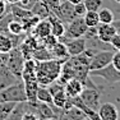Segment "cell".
<instances>
[{"label": "cell", "mask_w": 120, "mask_h": 120, "mask_svg": "<svg viewBox=\"0 0 120 120\" xmlns=\"http://www.w3.org/2000/svg\"><path fill=\"white\" fill-rule=\"evenodd\" d=\"M8 56H9V52H1L0 51V64H7Z\"/></svg>", "instance_id": "e575fe53"}, {"label": "cell", "mask_w": 120, "mask_h": 120, "mask_svg": "<svg viewBox=\"0 0 120 120\" xmlns=\"http://www.w3.org/2000/svg\"><path fill=\"white\" fill-rule=\"evenodd\" d=\"M97 36V27H87L86 30L83 37L86 40H90V38H93V37Z\"/></svg>", "instance_id": "4dcf8cb0"}, {"label": "cell", "mask_w": 120, "mask_h": 120, "mask_svg": "<svg viewBox=\"0 0 120 120\" xmlns=\"http://www.w3.org/2000/svg\"><path fill=\"white\" fill-rule=\"evenodd\" d=\"M22 120H40V118L37 116V114L35 112V111H33L32 106L30 105V109H28V110L24 112L23 119H22Z\"/></svg>", "instance_id": "f546056e"}, {"label": "cell", "mask_w": 120, "mask_h": 120, "mask_svg": "<svg viewBox=\"0 0 120 120\" xmlns=\"http://www.w3.org/2000/svg\"><path fill=\"white\" fill-rule=\"evenodd\" d=\"M82 120H92V119H91L90 116H86V118H84V119H82Z\"/></svg>", "instance_id": "f35d334b"}, {"label": "cell", "mask_w": 120, "mask_h": 120, "mask_svg": "<svg viewBox=\"0 0 120 120\" xmlns=\"http://www.w3.org/2000/svg\"><path fill=\"white\" fill-rule=\"evenodd\" d=\"M98 18L100 23H112L114 22V13L109 8H100L98 9Z\"/></svg>", "instance_id": "d4e9b609"}, {"label": "cell", "mask_w": 120, "mask_h": 120, "mask_svg": "<svg viewBox=\"0 0 120 120\" xmlns=\"http://www.w3.org/2000/svg\"><path fill=\"white\" fill-rule=\"evenodd\" d=\"M31 12H32L33 15H37L40 19H44V18H47L49 15H50L51 10L50 8L47 7L46 4H45L42 0H37L35 4L32 5V8H31Z\"/></svg>", "instance_id": "ac0fdd59"}, {"label": "cell", "mask_w": 120, "mask_h": 120, "mask_svg": "<svg viewBox=\"0 0 120 120\" xmlns=\"http://www.w3.org/2000/svg\"><path fill=\"white\" fill-rule=\"evenodd\" d=\"M90 75L104 78L109 83H119L120 82V70L116 69L112 64H109L106 67L97 69V70H91Z\"/></svg>", "instance_id": "52a82bcc"}, {"label": "cell", "mask_w": 120, "mask_h": 120, "mask_svg": "<svg viewBox=\"0 0 120 120\" xmlns=\"http://www.w3.org/2000/svg\"><path fill=\"white\" fill-rule=\"evenodd\" d=\"M112 26L115 27V30H116V33H119L120 35V19H114V22H112Z\"/></svg>", "instance_id": "d590c367"}, {"label": "cell", "mask_w": 120, "mask_h": 120, "mask_svg": "<svg viewBox=\"0 0 120 120\" xmlns=\"http://www.w3.org/2000/svg\"><path fill=\"white\" fill-rule=\"evenodd\" d=\"M69 3H72L73 5H75V4H79V3H82L83 0H68Z\"/></svg>", "instance_id": "8d00e7d4"}, {"label": "cell", "mask_w": 120, "mask_h": 120, "mask_svg": "<svg viewBox=\"0 0 120 120\" xmlns=\"http://www.w3.org/2000/svg\"><path fill=\"white\" fill-rule=\"evenodd\" d=\"M111 64H112L118 70H120V51H115V52H114V56H112V61H111Z\"/></svg>", "instance_id": "d6a6232c"}, {"label": "cell", "mask_w": 120, "mask_h": 120, "mask_svg": "<svg viewBox=\"0 0 120 120\" xmlns=\"http://www.w3.org/2000/svg\"><path fill=\"white\" fill-rule=\"evenodd\" d=\"M23 24H22L21 21H17V19H12L8 24V33H12V35H21L23 33Z\"/></svg>", "instance_id": "4316f807"}, {"label": "cell", "mask_w": 120, "mask_h": 120, "mask_svg": "<svg viewBox=\"0 0 120 120\" xmlns=\"http://www.w3.org/2000/svg\"><path fill=\"white\" fill-rule=\"evenodd\" d=\"M58 120H74V119H73L65 110H63L61 112H60V115L58 116Z\"/></svg>", "instance_id": "836d02e7"}, {"label": "cell", "mask_w": 120, "mask_h": 120, "mask_svg": "<svg viewBox=\"0 0 120 120\" xmlns=\"http://www.w3.org/2000/svg\"><path fill=\"white\" fill-rule=\"evenodd\" d=\"M86 12H87V8L83 4V1L74 5V14H75V17H83L86 14Z\"/></svg>", "instance_id": "f1b7e54d"}, {"label": "cell", "mask_w": 120, "mask_h": 120, "mask_svg": "<svg viewBox=\"0 0 120 120\" xmlns=\"http://www.w3.org/2000/svg\"><path fill=\"white\" fill-rule=\"evenodd\" d=\"M27 101L23 81H19L0 91V102H24Z\"/></svg>", "instance_id": "7a4b0ae2"}, {"label": "cell", "mask_w": 120, "mask_h": 120, "mask_svg": "<svg viewBox=\"0 0 120 120\" xmlns=\"http://www.w3.org/2000/svg\"><path fill=\"white\" fill-rule=\"evenodd\" d=\"M22 78H18L15 74H13L9 70V68L5 64L0 65V91H3L4 88L9 87L17 82H19Z\"/></svg>", "instance_id": "7c38bea8"}, {"label": "cell", "mask_w": 120, "mask_h": 120, "mask_svg": "<svg viewBox=\"0 0 120 120\" xmlns=\"http://www.w3.org/2000/svg\"><path fill=\"white\" fill-rule=\"evenodd\" d=\"M51 54H52L54 59H58V60H63V61H65L68 58H69V54H68V49L65 46V44H63V42L58 41L55 44V46L51 49Z\"/></svg>", "instance_id": "ffe728a7"}, {"label": "cell", "mask_w": 120, "mask_h": 120, "mask_svg": "<svg viewBox=\"0 0 120 120\" xmlns=\"http://www.w3.org/2000/svg\"><path fill=\"white\" fill-rule=\"evenodd\" d=\"M0 65H1V64H0Z\"/></svg>", "instance_id": "b9f144b4"}, {"label": "cell", "mask_w": 120, "mask_h": 120, "mask_svg": "<svg viewBox=\"0 0 120 120\" xmlns=\"http://www.w3.org/2000/svg\"><path fill=\"white\" fill-rule=\"evenodd\" d=\"M14 106L15 102H0V120H7Z\"/></svg>", "instance_id": "484cf974"}, {"label": "cell", "mask_w": 120, "mask_h": 120, "mask_svg": "<svg viewBox=\"0 0 120 120\" xmlns=\"http://www.w3.org/2000/svg\"><path fill=\"white\" fill-rule=\"evenodd\" d=\"M37 101L45 102V104H52V95L50 93L47 87L45 86H40L38 91H37Z\"/></svg>", "instance_id": "cb8c5ba5"}, {"label": "cell", "mask_w": 120, "mask_h": 120, "mask_svg": "<svg viewBox=\"0 0 120 120\" xmlns=\"http://www.w3.org/2000/svg\"><path fill=\"white\" fill-rule=\"evenodd\" d=\"M63 60L50 59L45 61H37L36 60V77L40 86L47 87L52 82L58 81L60 72L63 67Z\"/></svg>", "instance_id": "6da1fadb"}, {"label": "cell", "mask_w": 120, "mask_h": 120, "mask_svg": "<svg viewBox=\"0 0 120 120\" xmlns=\"http://www.w3.org/2000/svg\"><path fill=\"white\" fill-rule=\"evenodd\" d=\"M116 35V30L112 23H98L97 26V37L104 42H110Z\"/></svg>", "instance_id": "9a60e30c"}, {"label": "cell", "mask_w": 120, "mask_h": 120, "mask_svg": "<svg viewBox=\"0 0 120 120\" xmlns=\"http://www.w3.org/2000/svg\"><path fill=\"white\" fill-rule=\"evenodd\" d=\"M31 35H33L36 38L42 40L45 37H47L49 35H51V23L47 18L40 19L37 22V24L33 27V30L31 31Z\"/></svg>", "instance_id": "5bb4252c"}, {"label": "cell", "mask_w": 120, "mask_h": 120, "mask_svg": "<svg viewBox=\"0 0 120 120\" xmlns=\"http://www.w3.org/2000/svg\"><path fill=\"white\" fill-rule=\"evenodd\" d=\"M86 30H87V24H86L83 17H75L73 21H70L68 26L65 27V32L61 37H59V41L65 44L68 40L75 38V37H83Z\"/></svg>", "instance_id": "3957f363"}, {"label": "cell", "mask_w": 120, "mask_h": 120, "mask_svg": "<svg viewBox=\"0 0 120 120\" xmlns=\"http://www.w3.org/2000/svg\"><path fill=\"white\" fill-rule=\"evenodd\" d=\"M30 104V102H28ZM32 106L33 111L37 114V116L41 119H54V120H58V114L55 112V106L52 104H45V102H40L36 101L33 104H30Z\"/></svg>", "instance_id": "ba28073f"}, {"label": "cell", "mask_w": 120, "mask_h": 120, "mask_svg": "<svg viewBox=\"0 0 120 120\" xmlns=\"http://www.w3.org/2000/svg\"><path fill=\"white\" fill-rule=\"evenodd\" d=\"M100 97H101V95H100L97 88H87V87H84L82 93L79 95L82 104L95 111H97L100 107Z\"/></svg>", "instance_id": "8992f818"}, {"label": "cell", "mask_w": 120, "mask_h": 120, "mask_svg": "<svg viewBox=\"0 0 120 120\" xmlns=\"http://www.w3.org/2000/svg\"><path fill=\"white\" fill-rule=\"evenodd\" d=\"M40 40L36 38L33 35H31V33H28V36L24 37V40L22 41V44L19 45V49H21L22 54H23L24 59H31L33 55V52L38 49L40 46Z\"/></svg>", "instance_id": "9c48e42d"}, {"label": "cell", "mask_w": 120, "mask_h": 120, "mask_svg": "<svg viewBox=\"0 0 120 120\" xmlns=\"http://www.w3.org/2000/svg\"><path fill=\"white\" fill-rule=\"evenodd\" d=\"M5 1L9 4H15V3H19V0H5Z\"/></svg>", "instance_id": "74e56055"}, {"label": "cell", "mask_w": 120, "mask_h": 120, "mask_svg": "<svg viewBox=\"0 0 120 120\" xmlns=\"http://www.w3.org/2000/svg\"><path fill=\"white\" fill-rule=\"evenodd\" d=\"M41 120H54V119H41Z\"/></svg>", "instance_id": "ab89813d"}, {"label": "cell", "mask_w": 120, "mask_h": 120, "mask_svg": "<svg viewBox=\"0 0 120 120\" xmlns=\"http://www.w3.org/2000/svg\"><path fill=\"white\" fill-rule=\"evenodd\" d=\"M55 15H58V18H60L64 23H69L70 21H73L75 18V14H74V5L72 3H69L68 0L60 3V5L58 7V9L55 12H52Z\"/></svg>", "instance_id": "30bf717a"}, {"label": "cell", "mask_w": 120, "mask_h": 120, "mask_svg": "<svg viewBox=\"0 0 120 120\" xmlns=\"http://www.w3.org/2000/svg\"><path fill=\"white\" fill-rule=\"evenodd\" d=\"M47 19L51 23V35H54L55 37H61L65 32V24L64 22L60 18H58V15H55L54 13H51L50 15L47 17Z\"/></svg>", "instance_id": "e0dca14e"}, {"label": "cell", "mask_w": 120, "mask_h": 120, "mask_svg": "<svg viewBox=\"0 0 120 120\" xmlns=\"http://www.w3.org/2000/svg\"><path fill=\"white\" fill-rule=\"evenodd\" d=\"M83 19L87 24V27H97L100 23V18H98V10H87L86 14L83 15Z\"/></svg>", "instance_id": "7402d4cb"}, {"label": "cell", "mask_w": 120, "mask_h": 120, "mask_svg": "<svg viewBox=\"0 0 120 120\" xmlns=\"http://www.w3.org/2000/svg\"><path fill=\"white\" fill-rule=\"evenodd\" d=\"M114 52H115V51H111V50H100V51H97L95 55H92L90 58V63H88L90 72L91 70L101 69V68L111 64Z\"/></svg>", "instance_id": "5b68a950"}, {"label": "cell", "mask_w": 120, "mask_h": 120, "mask_svg": "<svg viewBox=\"0 0 120 120\" xmlns=\"http://www.w3.org/2000/svg\"><path fill=\"white\" fill-rule=\"evenodd\" d=\"M83 4L86 5L87 10H98L102 5V0H83Z\"/></svg>", "instance_id": "83f0119b"}, {"label": "cell", "mask_w": 120, "mask_h": 120, "mask_svg": "<svg viewBox=\"0 0 120 120\" xmlns=\"http://www.w3.org/2000/svg\"><path fill=\"white\" fill-rule=\"evenodd\" d=\"M64 88H65L67 96L69 97V98H72V97H77V96L81 95L82 91H83V88H84V86L79 79L72 78L64 84Z\"/></svg>", "instance_id": "2e32d148"}, {"label": "cell", "mask_w": 120, "mask_h": 120, "mask_svg": "<svg viewBox=\"0 0 120 120\" xmlns=\"http://www.w3.org/2000/svg\"><path fill=\"white\" fill-rule=\"evenodd\" d=\"M13 49V42L8 32H0V51L1 52H9Z\"/></svg>", "instance_id": "603a6c76"}, {"label": "cell", "mask_w": 120, "mask_h": 120, "mask_svg": "<svg viewBox=\"0 0 120 120\" xmlns=\"http://www.w3.org/2000/svg\"><path fill=\"white\" fill-rule=\"evenodd\" d=\"M115 1H118V3H120V0H115Z\"/></svg>", "instance_id": "60d3db41"}, {"label": "cell", "mask_w": 120, "mask_h": 120, "mask_svg": "<svg viewBox=\"0 0 120 120\" xmlns=\"http://www.w3.org/2000/svg\"><path fill=\"white\" fill-rule=\"evenodd\" d=\"M24 56L22 54L19 47H13L9 51V56H8V61H7V67L9 68V70L13 74H15L18 78H22V72H23V67H24Z\"/></svg>", "instance_id": "277c9868"}, {"label": "cell", "mask_w": 120, "mask_h": 120, "mask_svg": "<svg viewBox=\"0 0 120 120\" xmlns=\"http://www.w3.org/2000/svg\"><path fill=\"white\" fill-rule=\"evenodd\" d=\"M30 109V104L28 101H24V102H17L15 106H14L13 111L10 112V115L8 116L7 120H22L23 119V115L24 112Z\"/></svg>", "instance_id": "d6986e66"}, {"label": "cell", "mask_w": 120, "mask_h": 120, "mask_svg": "<svg viewBox=\"0 0 120 120\" xmlns=\"http://www.w3.org/2000/svg\"><path fill=\"white\" fill-rule=\"evenodd\" d=\"M98 116L101 120H118L119 119V110L111 102H105V104L100 105L98 110Z\"/></svg>", "instance_id": "4fadbf2b"}, {"label": "cell", "mask_w": 120, "mask_h": 120, "mask_svg": "<svg viewBox=\"0 0 120 120\" xmlns=\"http://www.w3.org/2000/svg\"><path fill=\"white\" fill-rule=\"evenodd\" d=\"M65 46L68 49V54L69 56H75L83 54V51L87 47V40L84 37H75V38H70L65 42Z\"/></svg>", "instance_id": "8fae6325"}, {"label": "cell", "mask_w": 120, "mask_h": 120, "mask_svg": "<svg viewBox=\"0 0 120 120\" xmlns=\"http://www.w3.org/2000/svg\"><path fill=\"white\" fill-rule=\"evenodd\" d=\"M42 1L50 8L51 12H55V10L58 9V7L60 5V3H61V0H42Z\"/></svg>", "instance_id": "1f68e13d"}, {"label": "cell", "mask_w": 120, "mask_h": 120, "mask_svg": "<svg viewBox=\"0 0 120 120\" xmlns=\"http://www.w3.org/2000/svg\"><path fill=\"white\" fill-rule=\"evenodd\" d=\"M40 44H41V42H40ZM32 58L35 60H37V61H45V60L54 59V56H52V54H51V51L49 50V49L44 47L42 45H40L38 49L33 52Z\"/></svg>", "instance_id": "44dd1931"}]
</instances>
